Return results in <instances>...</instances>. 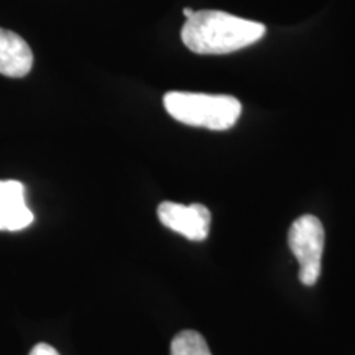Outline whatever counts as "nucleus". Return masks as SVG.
I'll list each match as a JSON object with an SVG mask.
<instances>
[{
	"instance_id": "9",
	"label": "nucleus",
	"mask_w": 355,
	"mask_h": 355,
	"mask_svg": "<svg viewBox=\"0 0 355 355\" xmlns=\"http://www.w3.org/2000/svg\"><path fill=\"white\" fill-rule=\"evenodd\" d=\"M183 13H184L186 20H188V19H191V17H193V15H194V10H193V8H184V10H183Z\"/></svg>"
},
{
	"instance_id": "2",
	"label": "nucleus",
	"mask_w": 355,
	"mask_h": 355,
	"mask_svg": "<svg viewBox=\"0 0 355 355\" xmlns=\"http://www.w3.org/2000/svg\"><path fill=\"white\" fill-rule=\"evenodd\" d=\"M163 104L175 121L209 130H227L237 123L242 114L241 101L232 96L171 91L163 97Z\"/></svg>"
},
{
	"instance_id": "4",
	"label": "nucleus",
	"mask_w": 355,
	"mask_h": 355,
	"mask_svg": "<svg viewBox=\"0 0 355 355\" xmlns=\"http://www.w3.org/2000/svg\"><path fill=\"white\" fill-rule=\"evenodd\" d=\"M158 219L173 232L181 234L189 241H206L211 229V212L202 204H178L165 201L158 206Z\"/></svg>"
},
{
	"instance_id": "6",
	"label": "nucleus",
	"mask_w": 355,
	"mask_h": 355,
	"mask_svg": "<svg viewBox=\"0 0 355 355\" xmlns=\"http://www.w3.org/2000/svg\"><path fill=\"white\" fill-rule=\"evenodd\" d=\"M33 53L19 33L0 28V74L24 78L32 71Z\"/></svg>"
},
{
	"instance_id": "3",
	"label": "nucleus",
	"mask_w": 355,
	"mask_h": 355,
	"mask_svg": "<svg viewBox=\"0 0 355 355\" xmlns=\"http://www.w3.org/2000/svg\"><path fill=\"white\" fill-rule=\"evenodd\" d=\"M288 245L300 263V282L306 286L316 285L321 275L324 250V227L316 216H301L291 224Z\"/></svg>"
},
{
	"instance_id": "5",
	"label": "nucleus",
	"mask_w": 355,
	"mask_h": 355,
	"mask_svg": "<svg viewBox=\"0 0 355 355\" xmlns=\"http://www.w3.org/2000/svg\"><path fill=\"white\" fill-rule=\"evenodd\" d=\"M33 222L25 201V186L15 180H0V230L19 232Z\"/></svg>"
},
{
	"instance_id": "8",
	"label": "nucleus",
	"mask_w": 355,
	"mask_h": 355,
	"mask_svg": "<svg viewBox=\"0 0 355 355\" xmlns=\"http://www.w3.org/2000/svg\"><path fill=\"white\" fill-rule=\"evenodd\" d=\"M30 355H60V354H58V350L55 347L42 343V344L35 345V347L32 349V352H30Z\"/></svg>"
},
{
	"instance_id": "7",
	"label": "nucleus",
	"mask_w": 355,
	"mask_h": 355,
	"mask_svg": "<svg viewBox=\"0 0 355 355\" xmlns=\"http://www.w3.org/2000/svg\"><path fill=\"white\" fill-rule=\"evenodd\" d=\"M171 355H212L206 339L196 331L184 329L173 337Z\"/></svg>"
},
{
	"instance_id": "1",
	"label": "nucleus",
	"mask_w": 355,
	"mask_h": 355,
	"mask_svg": "<svg viewBox=\"0 0 355 355\" xmlns=\"http://www.w3.org/2000/svg\"><path fill=\"white\" fill-rule=\"evenodd\" d=\"M266 26L220 10H199L181 28L184 46L196 55H227L260 42Z\"/></svg>"
}]
</instances>
